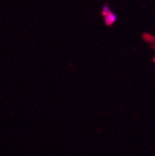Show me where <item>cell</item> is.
I'll use <instances>...</instances> for the list:
<instances>
[{
  "instance_id": "cell-1",
  "label": "cell",
  "mask_w": 155,
  "mask_h": 156,
  "mask_svg": "<svg viewBox=\"0 0 155 156\" xmlns=\"http://www.w3.org/2000/svg\"><path fill=\"white\" fill-rule=\"evenodd\" d=\"M116 19H117L116 15L114 13V12L111 11L110 13H109V15L105 16V17H104V22H105V24H106V26H109V27H110V26H112V24H113L114 22H115Z\"/></svg>"
},
{
  "instance_id": "cell-2",
  "label": "cell",
  "mask_w": 155,
  "mask_h": 156,
  "mask_svg": "<svg viewBox=\"0 0 155 156\" xmlns=\"http://www.w3.org/2000/svg\"><path fill=\"white\" fill-rule=\"evenodd\" d=\"M102 16H103V17H105V16H107L109 15V13H110L111 12V9H110V7L107 6V5H104V6H103V8H102Z\"/></svg>"
},
{
  "instance_id": "cell-3",
  "label": "cell",
  "mask_w": 155,
  "mask_h": 156,
  "mask_svg": "<svg viewBox=\"0 0 155 156\" xmlns=\"http://www.w3.org/2000/svg\"><path fill=\"white\" fill-rule=\"evenodd\" d=\"M154 62H155V58H154Z\"/></svg>"
}]
</instances>
